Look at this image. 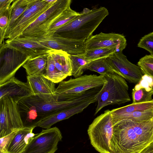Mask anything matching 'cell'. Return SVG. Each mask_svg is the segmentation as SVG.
<instances>
[{
  "mask_svg": "<svg viewBox=\"0 0 153 153\" xmlns=\"http://www.w3.org/2000/svg\"></svg>",
  "mask_w": 153,
  "mask_h": 153,
  "instance_id": "cell-36",
  "label": "cell"
},
{
  "mask_svg": "<svg viewBox=\"0 0 153 153\" xmlns=\"http://www.w3.org/2000/svg\"><path fill=\"white\" fill-rule=\"evenodd\" d=\"M88 133L91 144L100 153H114L113 149V120L107 110L89 125Z\"/></svg>",
  "mask_w": 153,
  "mask_h": 153,
  "instance_id": "cell-5",
  "label": "cell"
},
{
  "mask_svg": "<svg viewBox=\"0 0 153 153\" xmlns=\"http://www.w3.org/2000/svg\"><path fill=\"white\" fill-rule=\"evenodd\" d=\"M34 126H25L17 130L7 150V153H22L35 134Z\"/></svg>",
  "mask_w": 153,
  "mask_h": 153,
  "instance_id": "cell-21",
  "label": "cell"
},
{
  "mask_svg": "<svg viewBox=\"0 0 153 153\" xmlns=\"http://www.w3.org/2000/svg\"><path fill=\"white\" fill-rule=\"evenodd\" d=\"M47 68L43 76L54 83H59L71 76L70 55L61 50L51 49L48 51Z\"/></svg>",
  "mask_w": 153,
  "mask_h": 153,
  "instance_id": "cell-10",
  "label": "cell"
},
{
  "mask_svg": "<svg viewBox=\"0 0 153 153\" xmlns=\"http://www.w3.org/2000/svg\"><path fill=\"white\" fill-rule=\"evenodd\" d=\"M71 65V76L75 78L82 75L87 65L91 62L83 54L70 55Z\"/></svg>",
  "mask_w": 153,
  "mask_h": 153,
  "instance_id": "cell-26",
  "label": "cell"
},
{
  "mask_svg": "<svg viewBox=\"0 0 153 153\" xmlns=\"http://www.w3.org/2000/svg\"><path fill=\"white\" fill-rule=\"evenodd\" d=\"M54 3H48L45 0H32L14 24L7 39H12L19 37L26 28Z\"/></svg>",
  "mask_w": 153,
  "mask_h": 153,
  "instance_id": "cell-12",
  "label": "cell"
},
{
  "mask_svg": "<svg viewBox=\"0 0 153 153\" xmlns=\"http://www.w3.org/2000/svg\"><path fill=\"white\" fill-rule=\"evenodd\" d=\"M151 85L152 86V88L153 89V80H152V82L151 83Z\"/></svg>",
  "mask_w": 153,
  "mask_h": 153,
  "instance_id": "cell-35",
  "label": "cell"
},
{
  "mask_svg": "<svg viewBox=\"0 0 153 153\" xmlns=\"http://www.w3.org/2000/svg\"><path fill=\"white\" fill-rule=\"evenodd\" d=\"M140 153H153V142L143 149Z\"/></svg>",
  "mask_w": 153,
  "mask_h": 153,
  "instance_id": "cell-34",
  "label": "cell"
},
{
  "mask_svg": "<svg viewBox=\"0 0 153 153\" xmlns=\"http://www.w3.org/2000/svg\"><path fill=\"white\" fill-rule=\"evenodd\" d=\"M30 37L48 48L61 50L70 55L83 54L85 51V40L67 38L55 33L39 37Z\"/></svg>",
  "mask_w": 153,
  "mask_h": 153,
  "instance_id": "cell-13",
  "label": "cell"
},
{
  "mask_svg": "<svg viewBox=\"0 0 153 153\" xmlns=\"http://www.w3.org/2000/svg\"></svg>",
  "mask_w": 153,
  "mask_h": 153,
  "instance_id": "cell-37",
  "label": "cell"
},
{
  "mask_svg": "<svg viewBox=\"0 0 153 153\" xmlns=\"http://www.w3.org/2000/svg\"><path fill=\"white\" fill-rule=\"evenodd\" d=\"M137 65L143 74L153 80V55H146L139 59Z\"/></svg>",
  "mask_w": 153,
  "mask_h": 153,
  "instance_id": "cell-29",
  "label": "cell"
},
{
  "mask_svg": "<svg viewBox=\"0 0 153 153\" xmlns=\"http://www.w3.org/2000/svg\"><path fill=\"white\" fill-rule=\"evenodd\" d=\"M27 82L33 95L48 102H57L55 85L43 74L27 76Z\"/></svg>",
  "mask_w": 153,
  "mask_h": 153,
  "instance_id": "cell-17",
  "label": "cell"
},
{
  "mask_svg": "<svg viewBox=\"0 0 153 153\" xmlns=\"http://www.w3.org/2000/svg\"><path fill=\"white\" fill-rule=\"evenodd\" d=\"M13 0H0V13L8 9Z\"/></svg>",
  "mask_w": 153,
  "mask_h": 153,
  "instance_id": "cell-33",
  "label": "cell"
},
{
  "mask_svg": "<svg viewBox=\"0 0 153 153\" xmlns=\"http://www.w3.org/2000/svg\"><path fill=\"white\" fill-rule=\"evenodd\" d=\"M127 45V41L123 35L113 33L101 32L92 36L85 42V50L106 48L114 49L116 52H123Z\"/></svg>",
  "mask_w": 153,
  "mask_h": 153,
  "instance_id": "cell-16",
  "label": "cell"
},
{
  "mask_svg": "<svg viewBox=\"0 0 153 153\" xmlns=\"http://www.w3.org/2000/svg\"><path fill=\"white\" fill-rule=\"evenodd\" d=\"M114 153H140L153 142V118L113 123Z\"/></svg>",
  "mask_w": 153,
  "mask_h": 153,
  "instance_id": "cell-1",
  "label": "cell"
},
{
  "mask_svg": "<svg viewBox=\"0 0 153 153\" xmlns=\"http://www.w3.org/2000/svg\"><path fill=\"white\" fill-rule=\"evenodd\" d=\"M19 101L9 96L0 99V138L25 127L19 110Z\"/></svg>",
  "mask_w": 153,
  "mask_h": 153,
  "instance_id": "cell-8",
  "label": "cell"
},
{
  "mask_svg": "<svg viewBox=\"0 0 153 153\" xmlns=\"http://www.w3.org/2000/svg\"><path fill=\"white\" fill-rule=\"evenodd\" d=\"M91 104V101L88 100L69 108L56 111L42 118L32 126L39 127L46 129L49 128L57 122L81 113Z\"/></svg>",
  "mask_w": 153,
  "mask_h": 153,
  "instance_id": "cell-18",
  "label": "cell"
},
{
  "mask_svg": "<svg viewBox=\"0 0 153 153\" xmlns=\"http://www.w3.org/2000/svg\"><path fill=\"white\" fill-rule=\"evenodd\" d=\"M32 0H14L11 5L10 19L5 31L4 39H7L16 20L22 14Z\"/></svg>",
  "mask_w": 153,
  "mask_h": 153,
  "instance_id": "cell-24",
  "label": "cell"
},
{
  "mask_svg": "<svg viewBox=\"0 0 153 153\" xmlns=\"http://www.w3.org/2000/svg\"><path fill=\"white\" fill-rule=\"evenodd\" d=\"M48 52L45 54L30 57L22 65L28 76L44 75L47 68Z\"/></svg>",
  "mask_w": 153,
  "mask_h": 153,
  "instance_id": "cell-22",
  "label": "cell"
},
{
  "mask_svg": "<svg viewBox=\"0 0 153 153\" xmlns=\"http://www.w3.org/2000/svg\"><path fill=\"white\" fill-rule=\"evenodd\" d=\"M62 137L56 127L43 129L32 139L22 153H54Z\"/></svg>",
  "mask_w": 153,
  "mask_h": 153,
  "instance_id": "cell-11",
  "label": "cell"
},
{
  "mask_svg": "<svg viewBox=\"0 0 153 153\" xmlns=\"http://www.w3.org/2000/svg\"><path fill=\"white\" fill-rule=\"evenodd\" d=\"M113 123L124 120L145 121L153 118V100L130 104L110 111Z\"/></svg>",
  "mask_w": 153,
  "mask_h": 153,
  "instance_id": "cell-15",
  "label": "cell"
},
{
  "mask_svg": "<svg viewBox=\"0 0 153 153\" xmlns=\"http://www.w3.org/2000/svg\"><path fill=\"white\" fill-rule=\"evenodd\" d=\"M116 52L114 49L100 48L86 50L83 55L85 58L91 62L101 58H107Z\"/></svg>",
  "mask_w": 153,
  "mask_h": 153,
  "instance_id": "cell-27",
  "label": "cell"
},
{
  "mask_svg": "<svg viewBox=\"0 0 153 153\" xmlns=\"http://www.w3.org/2000/svg\"><path fill=\"white\" fill-rule=\"evenodd\" d=\"M153 89L151 83L145 84L141 82L136 84L132 90V96L133 103L147 102L153 99Z\"/></svg>",
  "mask_w": 153,
  "mask_h": 153,
  "instance_id": "cell-23",
  "label": "cell"
},
{
  "mask_svg": "<svg viewBox=\"0 0 153 153\" xmlns=\"http://www.w3.org/2000/svg\"><path fill=\"white\" fill-rule=\"evenodd\" d=\"M30 57L7 46L0 45V85L15 76L18 70Z\"/></svg>",
  "mask_w": 153,
  "mask_h": 153,
  "instance_id": "cell-9",
  "label": "cell"
},
{
  "mask_svg": "<svg viewBox=\"0 0 153 153\" xmlns=\"http://www.w3.org/2000/svg\"><path fill=\"white\" fill-rule=\"evenodd\" d=\"M80 14V13L72 10L70 7L67 8L53 22L43 35L54 33L59 28L76 18Z\"/></svg>",
  "mask_w": 153,
  "mask_h": 153,
  "instance_id": "cell-25",
  "label": "cell"
},
{
  "mask_svg": "<svg viewBox=\"0 0 153 153\" xmlns=\"http://www.w3.org/2000/svg\"><path fill=\"white\" fill-rule=\"evenodd\" d=\"M97 93V89L94 88L83 92L69 100L51 102L45 101L37 96L32 94L21 99L18 102V105L22 119L25 118L29 121L37 118V122L56 111L88 100L95 97Z\"/></svg>",
  "mask_w": 153,
  "mask_h": 153,
  "instance_id": "cell-2",
  "label": "cell"
},
{
  "mask_svg": "<svg viewBox=\"0 0 153 153\" xmlns=\"http://www.w3.org/2000/svg\"><path fill=\"white\" fill-rule=\"evenodd\" d=\"M137 46L146 50L153 55V32L144 35L139 42Z\"/></svg>",
  "mask_w": 153,
  "mask_h": 153,
  "instance_id": "cell-31",
  "label": "cell"
},
{
  "mask_svg": "<svg viewBox=\"0 0 153 153\" xmlns=\"http://www.w3.org/2000/svg\"><path fill=\"white\" fill-rule=\"evenodd\" d=\"M5 43L7 46L15 48L30 57L45 54L51 49L27 37L7 39Z\"/></svg>",
  "mask_w": 153,
  "mask_h": 153,
  "instance_id": "cell-19",
  "label": "cell"
},
{
  "mask_svg": "<svg viewBox=\"0 0 153 153\" xmlns=\"http://www.w3.org/2000/svg\"><path fill=\"white\" fill-rule=\"evenodd\" d=\"M17 130L5 137L0 138V153H7V150L8 146Z\"/></svg>",
  "mask_w": 153,
  "mask_h": 153,
  "instance_id": "cell-32",
  "label": "cell"
},
{
  "mask_svg": "<svg viewBox=\"0 0 153 153\" xmlns=\"http://www.w3.org/2000/svg\"><path fill=\"white\" fill-rule=\"evenodd\" d=\"M109 14L104 7L91 10L85 8L80 15L59 28L55 33L67 38L86 40L92 36Z\"/></svg>",
  "mask_w": 153,
  "mask_h": 153,
  "instance_id": "cell-3",
  "label": "cell"
},
{
  "mask_svg": "<svg viewBox=\"0 0 153 153\" xmlns=\"http://www.w3.org/2000/svg\"><path fill=\"white\" fill-rule=\"evenodd\" d=\"M88 70L104 76L114 72L108 64L106 58H101L93 61L87 65L85 70Z\"/></svg>",
  "mask_w": 153,
  "mask_h": 153,
  "instance_id": "cell-28",
  "label": "cell"
},
{
  "mask_svg": "<svg viewBox=\"0 0 153 153\" xmlns=\"http://www.w3.org/2000/svg\"><path fill=\"white\" fill-rule=\"evenodd\" d=\"M11 10V5L8 9L0 13V45L4 42L5 31L10 19Z\"/></svg>",
  "mask_w": 153,
  "mask_h": 153,
  "instance_id": "cell-30",
  "label": "cell"
},
{
  "mask_svg": "<svg viewBox=\"0 0 153 153\" xmlns=\"http://www.w3.org/2000/svg\"><path fill=\"white\" fill-rule=\"evenodd\" d=\"M106 60L114 72L130 83L137 84L143 80V74L139 67L128 61L123 52L114 53Z\"/></svg>",
  "mask_w": 153,
  "mask_h": 153,
  "instance_id": "cell-14",
  "label": "cell"
},
{
  "mask_svg": "<svg viewBox=\"0 0 153 153\" xmlns=\"http://www.w3.org/2000/svg\"><path fill=\"white\" fill-rule=\"evenodd\" d=\"M107 80L103 76L84 75L59 83L56 90L58 101L69 100L89 90L102 86Z\"/></svg>",
  "mask_w": 153,
  "mask_h": 153,
  "instance_id": "cell-6",
  "label": "cell"
},
{
  "mask_svg": "<svg viewBox=\"0 0 153 153\" xmlns=\"http://www.w3.org/2000/svg\"><path fill=\"white\" fill-rule=\"evenodd\" d=\"M32 94L27 83L24 82L15 76L0 85V99L9 96L19 101Z\"/></svg>",
  "mask_w": 153,
  "mask_h": 153,
  "instance_id": "cell-20",
  "label": "cell"
},
{
  "mask_svg": "<svg viewBox=\"0 0 153 153\" xmlns=\"http://www.w3.org/2000/svg\"><path fill=\"white\" fill-rule=\"evenodd\" d=\"M103 76L107 81L96 95L97 105L94 115L106 106L120 105L131 101L128 87L124 78L114 72Z\"/></svg>",
  "mask_w": 153,
  "mask_h": 153,
  "instance_id": "cell-4",
  "label": "cell"
},
{
  "mask_svg": "<svg viewBox=\"0 0 153 153\" xmlns=\"http://www.w3.org/2000/svg\"><path fill=\"white\" fill-rule=\"evenodd\" d=\"M71 1V0H57L19 37H36L44 35L58 17L65 10L70 7Z\"/></svg>",
  "mask_w": 153,
  "mask_h": 153,
  "instance_id": "cell-7",
  "label": "cell"
}]
</instances>
